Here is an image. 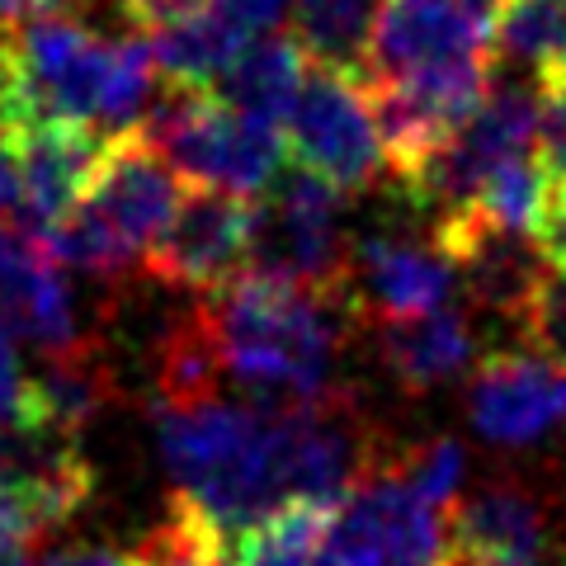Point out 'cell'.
<instances>
[{
  "instance_id": "1",
  "label": "cell",
  "mask_w": 566,
  "mask_h": 566,
  "mask_svg": "<svg viewBox=\"0 0 566 566\" xmlns=\"http://www.w3.org/2000/svg\"><path fill=\"white\" fill-rule=\"evenodd\" d=\"M156 62L137 39H99L76 14H43L0 29V128L66 123L104 142L142 128Z\"/></svg>"
},
{
  "instance_id": "2",
  "label": "cell",
  "mask_w": 566,
  "mask_h": 566,
  "mask_svg": "<svg viewBox=\"0 0 566 566\" xmlns=\"http://www.w3.org/2000/svg\"><path fill=\"white\" fill-rule=\"evenodd\" d=\"M345 322H354L349 297L255 270L203 297L199 307L218 374L255 392L264 411L340 397L335 359Z\"/></svg>"
},
{
  "instance_id": "3",
  "label": "cell",
  "mask_w": 566,
  "mask_h": 566,
  "mask_svg": "<svg viewBox=\"0 0 566 566\" xmlns=\"http://www.w3.org/2000/svg\"><path fill=\"white\" fill-rule=\"evenodd\" d=\"M156 444L175 482V501L222 538L245 534L289 505L279 411L227 401L222 392L156 401Z\"/></svg>"
},
{
  "instance_id": "4",
  "label": "cell",
  "mask_w": 566,
  "mask_h": 566,
  "mask_svg": "<svg viewBox=\"0 0 566 566\" xmlns=\"http://www.w3.org/2000/svg\"><path fill=\"white\" fill-rule=\"evenodd\" d=\"M180 199V180L142 142V133L114 137L85 199L43 237V251L76 270L123 279L137 264H147Z\"/></svg>"
},
{
  "instance_id": "5",
  "label": "cell",
  "mask_w": 566,
  "mask_h": 566,
  "mask_svg": "<svg viewBox=\"0 0 566 566\" xmlns=\"http://www.w3.org/2000/svg\"><path fill=\"white\" fill-rule=\"evenodd\" d=\"M137 133L170 166L175 180L189 189L237 193V199H260L283 175V156H289L279 128L241 118L212 91H189V85H166Z\"/></svg>"
},
{
  "instance_id": "6",
  "label": "cell",
  "mask_w": 566,
  "mask_h": 566,
  "mask_svg": "<svg viewBox=\"0 0 566 566\" xmlns=\"http://www.w3.org/2000/svg\"><path fill=\"white\" fill-rule=\"evenodd\" d=\"M251 264L255 274L293 279L322 293L349 297V237H345V193H335L307 170H283L251 203Z\"/></svg>"
},
{
  "instance_id": "7",
  "label": "cell",
  "mask_w": 566,
  "mask_h": 566,
  "mask_svg": "<svg viewBox=\"0 0 566 566\" xmlns=\"http://www.w3.org/2000/svg\"><path fill=\"white\" fill-rule=\"evenodd\" d=\"M374 109L387 170L401 185L434 161L449 142L468 128V118L482 109L491 95V62H458V66H430L406 71V76H378L359 81Z\"/></svg>"
},
{
  "instance_id": "8",
  "label": "cell",
  "mask_w": 566,
  "mask_h": 566,
  "mask_svg": "<svg viewBox=\"0 0 566 566\" xmlns=\"http://www.w3.org/2000/svg\"><path fill=\"white\" fill-rule=\"evenodd\" d=\"M316 566H444V515L374 463L335 505Z\"/></svg>"
},
{
  "instance_id": "9",
  "label": "cell",
  "mask_w": 566,
  "mask_h": 566,
  "mask_svg": "<svg viewBox=\"0 0 566 566\" xmlns=\"http://www.w3.org/2000/svg\"><path fill=\"white\" fill-rule=\"evenodd\" d=\"M283 147L297 170L316 175L335 193H359L387 170V151L364 85L340 71L307 66V81L283 123Z\"/></svg>"
},
{
  "instance_id": "10",
  "label": "cell",
  "mask_w": 566,
  "mask_h": 566,
  "mask_svg": "<svg viewBox=\"0 0 566 566\" xmlns=\"http://www.w3.org/2000/svg\"><path fill=\"white\" fill-rule=\"evenodd\" d=\"M534 128H538V95H528V85H495L482 99V109L468 118V128L406 189L416 199L434 203L439 218L463 212L472 208V199L495 170L534 151Z\"/></svg>"
},
{
  "instance_id": "11",
  "label": "cell",
  "mask_w": 566,
  "mask_h": 566,
  "mask_svg": "<svg viewBox=\"0 0 566 566\" xmlns=\"http://www.w3.org/2000/svg\"><path fill=\"white\" fill-rule=\"evenodd\" d=\"M251 203L255 199H237V193L189 189L142 270L161 279L166 289H189L203 297L222 293L251 264Z\"/></svg>"
},
{
  "instance_id": "12",
  "label": "cell",
  "mask_w": 566,
  "mask_h": 566,
  "mask_svg": "<svg viewBox=\"0 0 566 566\" xmlns=\"http://www.w3.org/2000/svg\"><path fill=\"white\" fill-rule=\"evenodd\" d=\"M0 137L20 175V237L43 245L52 227L85 199L109 142L91 128H66V123H24V128H0Z\"/></svg>"
},
{
  "instance_id": "13",
  "label": "cell",
  "mask_w": 566,
  "mask_h": 566,
  "mask_svg": "<svg viewBox=\"0 0 566 566\" xmlns=\"http://www.w3.org/2000/svg\"><path fill=\"white\" fill-rule=\"evenodd\" d=\"M0 482L24 501L29 520L48 538L52 528L76 520V510L91 501L95 472L81 453V439L57 430L39 411L0 430Z\"/></svg>"
},
{
  "instance_id": "14",
  "label": "cell",
  "mask_w": 566,
  "mask_h": 566,
  "mask_svg": "<svg viewBox=\"0 0 566 566\" xmlns=\"http://www.w3.org/2000/svg\"><path fill=\"white\" fill-rule=\"evenodd\" d=\"M453 293L458 274L439 255V245H420L411 237H364L349 251L354 316H378L382 326H397L444 312Z\"/></svg>"
},
{
  "instance_id": "15",
  "label": "cell",
  "mask_w": 566,
  "mask_h": 566,
  "mask_svg": "<svg viewBox=\"0 0 566 566\" xmlns=\"http://www.w3.org/2000/svg\"><path fill=\"white\" fill-rule=\"evenodd\" d=\"M472 424L501 449L543 439L566 420V374L528 349H495L472 378Z\"/></svg>"
},
{
  "instance_id": "16",
  "label": "cell",
  "mask_w": 566,
  "mask_h": 566,
  "mask_svg": "<svg viewBox=\"0 0 566 566\" xmlns=\"http://www.w3.org/2000/svg\"><path fill=\"white\" fill-rule=\"evenodd\" d=\"M0 331L24 340L43 359H66L81 349L71 289L39 241L0 227Z\"/></svg>"
},
{
  "instance_id": "17",
  "label": "cell",
  "mask_w": 566,
  "mask_h": 566,
  "mask_svg": "<svg viewBox=\"0 0 566 566\" xmlns=\"http://www.w3.org/2000/svg\"><path fill=\"white\" fill-rule=\"evenodd\" d=\"M491 33L463 20L439 0H382L374 43L359 81L406 76V71L458 66V62H491Z\"/></svg>"
},
{
  "instance_id": "18",
  "label": "cell",
  "mask_w": 566,
  "mask_h": 566,
  "mask_svg": "<svg viewBox=\"0 0 566 566\" xmlns=\"http://www.w3.org/2000/svg\"><path fill=\"white\" fill-rule=\"evenodd\" d=\"M444 557L458 566H543L547 510L528 486L495 482L458 501L444 524Z\"/></svg>"
},
{
  "instance_id": "19",
  "label": "cell",
  "mask_w": 566,
  "mask_h": 566,
  "mask_svg": "<svg viewBox=\"0 0 566 566\" xmlns=\"http://www.w3.org/2000/svg\"><path fill=\"white\" fill-rule=\"evenodd\" d=\"M137 39L147 43L156 76H166V85H189V91H218L222 76L237 66L245 43H251L232 24H222L212 10H203L199 0L137 29Z\"/></svg>"
},
{
  "instance_id": "20",
  "label": "cell",
  "mask_w": 566,
  "mask_h": 566,
  "mask_svg": "<svg viewBox=\"0 0 566 566\" xmlns=\"http://www.w3.org/2000/svg\"><path fill=\"white\" fill-rule=\"evenodd\" d=\"M382 364L392 368V378L411 392H430L453 378L468 374V364L476 359V335L468 326L463 312H430L416 322H397L378 331Z\"/></svg>"
},
{
  "instance_id": "21",
  "label": "cell",
  "mask_w": 566,
  "mask_h": 566,
  "mask_svg": "<svg viewBox=\"0 0 566 566\" xmlns=\"http://www.w3.org/2000/svg\"><path fill=\"white\" fill-rule=\"evenodd\" d=\"M303 81H307V62H303V52L293 48V39H251L212 95L232 114L270 123V128L283 133Z\"/></svg>"
},
{
  "instance_id": "22",
  "label": "cell",
  "mask_w": 566,
  "mask_h": 566,
  "mask_svg": "<svg viewBox=\"0 0 566 566\" xmlns=\"http://www.w3.org/2000/svg\"><path fill=\"white\" fill-rule=\"evenodd\" d=\"M382 0H293V48L316 71L364 76L368 43H374Z\"/></svg>"
},
{
  "instance_id": "23",
  "label": "cell",
  "mask_w": 566,
  "mask_h": 566,
  "mask_svg": "<svg viewBox=\"0 0 566 566\" xmlns=\"http://www.w3.org/2000/svg\"><path fill=\"white\" fill-rule=\"evenodd\" d=\"M331 515L335 510L322 505H283L232 538L227 566H316Z\"/></svg>"
},
{
  "instance_id": "24",
  "label": "cell",
  "mask_w": 566,
  "mask_h": 566,
  "mask_svg": "<svg viewBox=\"0 0 566 566\" xmlns=\"http://www.w3.org/2000/svg\"><path fill=\"white\" fill-rule=\"evenodd\" d=\"M491 52L524 62L543 76L566 66V0H505L501 24L491 33Z\"/></svg>"
},
{
  "instance_id": "25",
  "label": "cell",
  "mask_w": 566,
  "mask_h": 566,
  "mask_svg": "<svg viewBox=\"0 0 566 566\" xmlns=\"http://www.w3.org/2000/svg\"><path fill=\"white\" fill-rule=\"evenodd\" d=\"M547 175L543 166L534 161V156H520V161H510L491 175V180L482 185V193L472 199V208L463 212H476L486 227H495V232H510V237H538L543 227V212H547Z\"/></svg>"
},
{
  "instance_id": "26",
  "label": "cell",
  "mask_w": 566,
  "mask_h": 566,
  "mask_svg": "<svg viewBox=\"0 0 566 566\" xmlns=\"http://www.w3.org/2000/svg\"><path fill=\"white\" fill-rule=\"evenodd\" d=\"M227 557H232V543L208 528L189 505L170 501L166 524L133 547L128 566H227Z\"/></svg>"
},
{
  "instance_id": "27",
  "label": "cell",
  "mask_w": 566,
  "mask_h": 566,
  "mask_svg": "<svg viewBox=\"0 0 566 566\" xmlns=\"http://www.w3.org/2000/svg\"><path fill=\"white\" fill-rule=\"evenodd\" d=\"M392 472L434 510V515H453L458 491H463L468 458H463V444H458V439H424V444H411L406 453L392 458Z\"/></svg>"
},
{
  "instance_id": "28",
  "label": "cell",
  "mask_w": 566,
  "mask_h": 566,
  "mask_svg": "<svg viewBox=\"0 0 566 566\" xmlns=\"http://www.w3.org/2000/svg\"><path fill=\"white\" fill-rule=\"evenodd\" d=\"M520 331L528 340V354H538L543 364H553L566 374V274L547 270L543 283L528 297L520 316Z\"/></svg>"
},
{
  "instance_id": "29",
  "label": "cell",
  "mask_w": 566,
  "mask_h": 566,
  "mask_svg": "<svg viewBox=\"0 0 566 566\" xmlns=\"http://www.w3.org/2000/svg\"><path fill=\"white\" fill-rule=\"evenodd\" d=\"M538 128H534V151L547 175V189H566V76H543L538 81Z\"/></svg>"
},
{
  "instance_id": "30",
  "label": "cell",
  "mask_w": 566,
  "mask_h": 566,
  "mask_svg": "<svg viewBox=\"0 0 566 566\" xmlns=\"http://www.w3.org/2000/svg\"><path fill=\"white\" fill-rule=\"evenodd\" d=\"M203 10H212L222 24H232L241 39H270V33L289 20L293 0H199Z\"/></svg>"
},
{
  "instance_id": "31",
  "label": "cell",
  "mask_w": 566,
  "mask_h": 566,
  "mask_svg": "<svg viewBox=\"0 0 566 566\" xmlns=\"http://www.w3.org/2000/svg\"><path fill=\"white\" fill-rule=\"evenodd\" d=\"M33 411V378L24 374L20 349L6 331H0V430Z\"/></svg>"
},
{
  "instance_id": "32",
  "label": "cell",
  "mask_w": 566,
  "mask_h": 566,
  "mask_svg": "<svg viewBox=\"0 0 566 566\" xmlns=\"http://www.w3.org/2000/svg\"><path fill=\"white\" fill-rule=\"evenodd\" d=\"M538 251L547 260V270L566 274V189L547 193V212H543V227H538Z\"/></svg>"
},
{
  "instance_id": "33",
  "label": "cell",
  "mask_w": 566,
  "mask_h": 566,
  "mask_svg": "<svg viewBox=\"0 0 566 566\" xmlns=\"http://www.w3.org/2000/svg\"><path fill=\"white\" fill-rule=\"evenodd\" d=\"M20 218H24V199H20V175H14V156L0 137V227L20 232Z\"/></svg>"
},
{
  "instance_id": "34",
  "label": "cell",
  "mask_w": 566,
  "mask_h": 566,
  "mask_svg": "<svg viewBox=\"0 0 566 566\" xmlns=\"http://www.w3.org/2000/svg\"><path fill=\"white\" fill-rule=\"evenodd\" d=\"M81 6H91V0H0V29L43 20V14H76Z\"/></svg>"
},
{
  "instance_id": "35",
  "label": "cell",
  "mask_w": 566,
  "mask_h": 566,
  "mask_svg": "<svg viewBox=\"0 0 566 566\" xmlns=\"http://www.w3.org/2000/svg\"><path fill=\"white\" fill-rule=\"evenodd\" d=\"M0 538H29V543H43L39 524L29 520L24 501H20V495H14L6 482H0Z\"/></svg>"
},
{
  "instance_id": "36",
  "label": "cell",
  "mask_w": 566,
  "mask_h": 566,
  "mask_svg": "<svg viewBox=\"0 0 566 566\" xmlns=\"http://www.w3.org/2000/svg\"><path fill=\"white\" fill-rule=\"evenodd\" d=\"M43 566H128V553H114V547L81 543V547H62V553H52Z\"/></svg>"
},
{
  "instance_id": "37",
  "label": "cell",
  "mask_w": 566,
  "mask_h": 566,
  "mask_svg": "<svg viewBox=\"0 0 566 566\" xmlns=\"http://www.w3.org/2000/svg\"><path fill=\"white\" fill-rule=\"evenodd\" d=\"M439 6H449V10L463 14V20H472V24H482L486 33H495V24H501V10H505V0H439Z\"/></svg>"
},
{
  "instance_id": "38",
  "label": "cell",
  "mask_w": 566,
  "mask_h": 566,
  "mask_svg": "<svg viewBox=\"0 0 566 566\" xmlns=\"http://www.w3.org/2000/svg\"><path fill=\"white\" fill-rule=\"evenodd\" d=\"M33 547L29 538H0V566H33Z\"/></svg>"
},
{
  "instance_id": "39",
  "label": "cell",
  "mask_w": 566,
  "mask_h": 566,
  "mask_svg": "<svg viewBox=\"0 0 566 566\" xmlns=\"http://www.w3.org/2000/svg\"><path fill=\"white\" fill-rule=\"evenodd\" d=\"M553 76H566V66H562V71H553Z\"/></svg>"
},
{
  "instance_id": "40",
  "label": "cell",
  "mask_w": 566,
  "mask_h": 566,
  "mask_svg": "<svg viewBox=\"0 0 566 566\" xmlns=\"http://www.w3.org/2000/svg\"><path fill=\"white\" fill-rule=\"evenodd\" d=\"M444 566H458V562H449V557H444Z\"/></svg>"
},
{
  "instance_id": "41",
  "label": "cell",
  "mask_w": 566,
  "mask_h": 566,
  "mask_svg": "<svg viewBox=\"0 0 566 566\" xmlns=\"http://www.w3.org/2000/svg\"><path fill=\"white\" fill-rule=\"evenodd\" d=\"M562 566H566V562H562Z\"/></svg>"
}]
</instances>
